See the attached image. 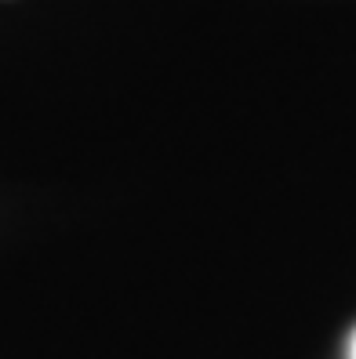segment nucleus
<instances>
[{
  "instance_id": "nucleus-1",
  "label": "nucleus",
  "mask_w": 356,
  "mask_h": 359,
  "mask_svg": "<svg viewBox=\"0 0 356 359\" xmlns=\"http://www.w3.org/2000/svg\"><path fill=\"white\" fill-rule=\"evenodd\" d=\"M352 359H356V337H352Z\"/></svg>"
}]
</instances>
